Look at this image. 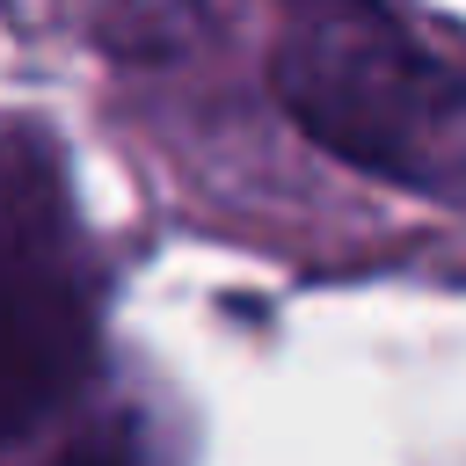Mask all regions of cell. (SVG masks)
<instances>
[{
    "instance_id": "obj_1",
    "label": "cell",
    "mask_w": 466,
    "mask_h": 466,
    "mask_svg": "<svg viewBox=\"0 0 466 466\" xmlns=\"http://www.w3.org/2000/svg\"><path fill=\"white\" fill-rule=\"evenodd\" d=\"M277 95L335 160L430 197L466 189V73L386 7H313L277 51Z\"/></svg>"
},
{
    "instance_id": "obj_2",
    "label": "cell",
    "mask_w": 466,
    "mask_h": 466,
    "mask_svg": "<svg viewBox=\"0 0 466 466\" xmlns=\"http://www.w3.org/2000/svg\"><path fill=\"white\" fill-rule=\"evenodd\" d=\"M95 364V262L66 153L44 124H0V444L51 422Z\"/></svg>"
},
{
    "instance_id": "obj_3",
    "label": "cell",
    "mask_w": 466,
    "mask_h": 466,
    "mask_svg": "<svg viewBox=\"0 0 466 466\" xmlns=\"http://www.w3.org/2000/svg\"><path fill=\"white\" fill-rule=\"evenodd\" d=\"M58 466H131V444H124L116 430H95V437H87V444H73Z\"/></svg>"
}]
</instances>
